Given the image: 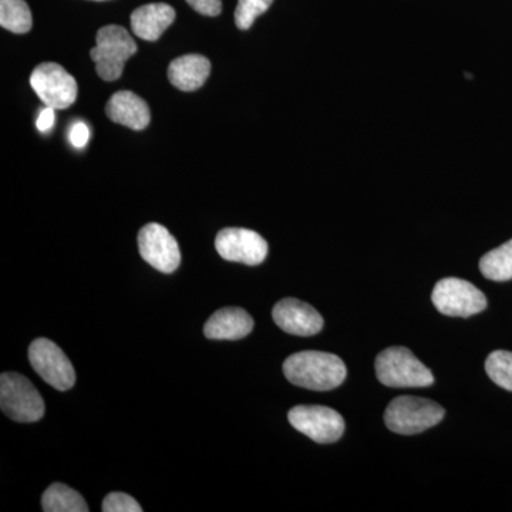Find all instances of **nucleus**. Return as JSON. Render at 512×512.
<instances>
[{"label": "nucleus", "instance_id": "f257e3e1", "mask_svg": "<svg viewBox=\"0 0 512 512\" xmlns=\"http://www.w3.org/2000/svg\"><path fill=\"white\" fill-rule=\"evenodd\" d=\"M284 375L295 386L329 392L345 382L348 369L339 356L306 350L285 360Z\"/></svg>", "mask_w": 512, "mask_h": 512}, {"label": "nucleus", "instance_id": "f03ea898", "mask_svg": "<svg viewBox=\"0 0 512 512\" xmlns=\"http://www.w3.org/2000/svg\"><path fill=\"white\" fill-rule=\"evenodd\" d=\"M443 407L433 400L402 396L392 400L384 412L387 429L403 436L423 433L444 419Z\"/></svg>", "mask_w": 512, "mask_h": 512}, {"label": "nucleus", "instance_id": "7ed1b4c3", "mask_svg": "<svg viewBox=\"0 0 512 512\" xmlns=\"http://www.w3.org/2000/svg\"><path fill=\"white\" fill-rule=\"evenodd\" d=\"M376 376L387 387H427L434 383L433 373L407 348L393 346L379 353Z\"/></svg>", "mask_w": 512, "mask_h": 512}, {"label": "nucleus", "instance_id": "20e7f679", "mask_svg": "<svg viewBox=\"0 0 512 512\" xmlns=\"http://www.w3.org/2000/svg\"><path fill=\"white\" fill-rule=\"evenodd\" d=\"M136 53L137 43L130 33L121 26L109 25L97 32L96 46L90 56L101 79L114 82L120 79L124 64Z\"/></svg>", "mask_w": 512, "mask_h": 512}, {"label": "nucleus", "instance_id": "39448f33", "mask_svg": "<svg viewBox=\"0 0 512 512\" xmlns=\"http://www.w3.org/2000/svg\"><path fill=\"white\" fill-rule=\"evenodd\" d=\"M0 409L18 423H35L45 416V402L32 382L15 372L0 376Z\"/></svg>", "mask_w": 512, "mask_h": 512}, {"label": "nucleus", "instance_id": "423d86ee", "mask_svg": "<svg viewBox=\"0 0 512 512\" xmlns=\"http://www.w3.org/2000/svg\"><path fill=\"white\" fill-rule=\"evenodd\" d=\"M437 311L453 318H470L487 308V298L477 286L460 278H444L431 293Z\"/></svg>", "mask_w": 512, "mask_h": 512}, {"label": "nucleus", "instance_id": "0eeeda50", "mask_svg": "<svg viewBox=\"0 0 512 512\" xmlns=\"http://www.w3.org/2000/svg\"><path fill=\"white\" fill-rule=\"evenodd\" d=\"M29 362L37 375L59 392L72 389L76 383L72 362L52 340H33L29 348Z\"/></svg>", "mask_w": 512, "mask_h": 512}, {"label": "nucleus", "instance_id": "6e6552de", "mask_svg": "<svg viewBox=\"0 0 512 512\" xmlns=\"http://www.w3.org/2000/svg\"><path fill=\"white\" fill-rule=\"evenodd\" d=\"M30 86L37 97L55 110L69 109L77 99V83L60 64L42 63L33 70Z\"/></svg>", "mask_w": 512, "mask_h": 512}, {"label": "nucleus", "instance_id": "1a4fd4ad", "mask_svg": "<svg viewBox=\"0 0 512 512\" xmlns=\"http://www.w3.org/2000/svg\"><path fill=\"white\" fill-rule=\"evenodd\" d=\"M288 420L293 429L319 444L335 443L345 433V420L330 407L301 404L293 407Z\"/></svg>", "mask_w": 512, "mask_h": 512}, {"label": "nucleus", "instance_id": "9d476101", "mask_svg": "<svg viewBox=\"0 0 512 512\" xmlns=\"http://www.w3.org/2000/svg\"><path fill=\"white\" fill-rule=\"evenodd\" d=\"M141 258L163 274H173L181 264L177 239L163 225L151 222L138 234Z\"/></svg>", "mask_w": 512, "mask_h": 512}, {"label": "nucleus", "instance_id": "9b49d317", "mask_svg": "<svg viewBox=\"0 0 512 512\" xmlns=\"http://www.w3.org/2000/svg\"><path fill=\"white\" fill-rule=\"evenodd\" d=\"M215 248L225 261L249 266L261 265L268 256V242L258 232L245 228H225L215 238Z\"/></svg>", "mask_w": 512, "mask_h": 512}, {"label": "nucleus", "instance_id": "f8f14e48", "mask_svg": "<svg viewBox=\"0 0 512 512\" xmlns=\"http://www.w3.org/2000/svg\"><path fill=\"white\" fill-rule=\"evenodd\" d=\"M272 318L278 328L284 332L293 336H303V338L318 335L325 323L315 308L293 298L282 299L276 303Z\"/></svg>", "mask_w": 512, "mask_h": 512}, {"label": "nucleus", "instance_id": "ddd939ff", "mask_svg": "<svg viewBox=\"0 0 512 512\" xmlns=\"http://www.w3.org/2000/svg\"><path fill=\"white\" fill-rule=\"evenodd\" d=\"M106 113L111 121L131 130H144L151 121L150 107L133 92H117L107 101Z\"/></svg>", "mask_w": 512, "mask_h": 512}, {"label": "nucleus", "instance_id": "4468645a", "mask_svg": "<svg viewBox=\"0 0 512 512\" xmlns=\"http://www.w3.org/2000/svg\"><path fill=\"white\" fill-rule=\"evenodd\" d=\"M175 10L167 3H150L131 13V30L147 42H156L173 25Z\"/></svg>", "mask_w": 512, "mask_h": 512}, {"label": "nucleus", "instance_id": "2eb2a0df", "mask_svg": "<svg viewBox=\"0 0 512 512\" xmlns=\"http://www.w3.org/2000/svg\"><path fill=\"white\" fill-rule=\"evenodd\" d=\"M254 329V319L241 308L220 309L207 320L204 335L214 340L244 339Z\"/></svg>", "mask_w": 512, "mask_h": 512}, {"label": "nucleus", "instance_id": "dca6fc26", "mask_svg": "<svg viewBox=\"0 0 512 512\" xmlns=\"http://www.w3.org/2000/svg\"><path fill=\"white\" fill-rule=\"evenodd\" d=\"M211 62L205 56L185 55L168 66V79L181 92H195L207 82Z\"/></svg>", "mask_w": 512, "mask_h": 512}, {"label": "nucleus", "instance_id": "f3484780", "mask_svg": "<svg viewBox=\"0 0 512 512\" xmlns=\"http://www.w3.org/2000/svg\"><path fill=\"white\" fill-rule=\"evenodd\" d=\"M42 508L45 512L89 511L82 494L60 483L52 484L47 488L42 497Z\"/></svg>", "mask_w": 512, "mask_h": 512}, {"label": "nucleus", "instance_id": "a211bd4d", "mask_svg": "<svg viewBox=\"0 0 512 512\" xmlns=\"http://www.w3.org/2000/svg\"><path fill=\"white\" fill-rule=\"evenodd\" d=\"M480 271L490 281H510L512 279V239L501 247L487 252L481 258Z\"/></svg>", "mask_w": 512, "mask_h": 512}, {"label": "nucleus", "instance_id": "6ab92c4d", "mask_svg": "<svg viewBox=\"0 0 512 512\" xmlns=\"http://www.w3.org/2000/svg\"><path fill=\"white\" fill-rule=\"evenodd\" d=\"M33 20L25 0H0V26L12 33L30 32Z\"/></svg>", "mask_w": 512, "mask_h": 512}, {"label": "nucleus", "instance_id": "aec40b11", "mask_svg": "<svg viewBox=\"0 0 512 512\" xmlns=\"http://www.w3.org/2000/svg\"><path fill=\"white\" fill-rule=\"evenodd\" d=\"M485 372L497 386L512 392V352L495 350L485 360Z\"/></svg>", "mask_w": 512, "mask_h": 512}, {"label": "nucleus", "instance_id": "412c9836", "mask_svg": "<svg viewBox=\"0 0 512 512\" xmlns=\"http://www.w3.org/2000/svg\"><path fill=\"white\" fill-rule=\"evenodd\" d=\"M274 0H238L235 10V23L238 29L248 30L254 25L256 18L264 15L266 10L271 8Z\"/></svg>", "mask_w": 512, "mask_h": 512}, {"label": "nucleus", "instance_id": "4be33fe9", "mask_svg": "<svg viewBox=\"0 0 512 512\" xmlns=\"http://www.w3.org/2000/svg\"><path fill=\"white\" fill-rule=\"evenodd\" d=\"M104 512H141L143 508L131 495L124 493H111L104 498Z\"/></svg>", "mask_w": 512, "mask_h": 512}, {"label": "nucleus", "instance_id": "5701e85b", "mask_svg": "<svg viewBox=\"0 0 512 512\" xmlns=\"http://www.w3.org/2000/svg\"><path fill=\"white\" fill-rule=\"evenodd\" d=\"M195 12L205 16H218L222 10L221 0H187Z\"/></svg>", "mask_w": 512, "mask_h": 512}, {"label": "nucleus", "instance_id": "b1692460", "mask_svg": "<svg viewBox=\"0 0 512 512\" xmlns=\"http://www.w3.org/2000/svg\"><path fill=\"white\" fill-rule=\"evenodd\" d=\"M90 131L89 127L86 124L79 121V123L74 124L72 130H70L69 140L70 143L73 144L76 148H83L89 143Z\"/></svg>", "mask_w": 512, "mask_h": 512}, {"label": "nucleus", "instance_id": "393cba45", "mask_svg": "<svg viewBox=\"0 0 512 512\" xmlns=\"http://www.w3.org/2000/svg\"><path fill=\"white\" fill-rule=\"evenodd\" d=\"M55 109L52 107H46L45 110L40 113L39 119H37V128H39L42 133H46L50 128L55 124Z\"/></svg>", "mask_w": 512, "mask_h": 512}, {"label": "nucleus", "instance_id": "a878e982", "mask_svg": "<svg viewBox=\"0 0 512 512\" xmlns=\"http://www.w3.org/2000/svg\"><path fill=\"white\" fill-rule=\"evenodd\" d=\"M94 2H106V0H94Z\"/></svg>", "mask_w": 512, "mask_h": 512}]
</instances>
